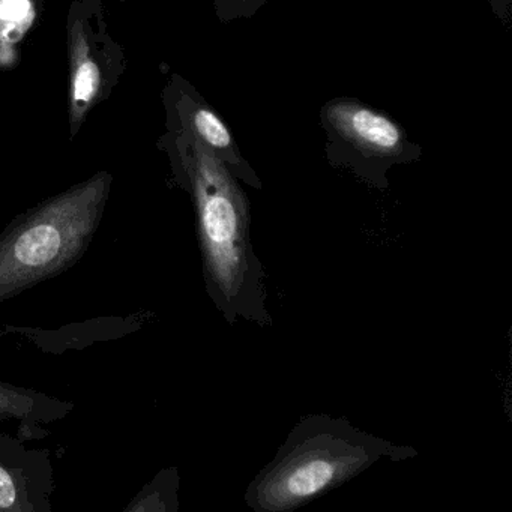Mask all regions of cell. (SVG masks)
<instances>
[{
	"instance_id": "4",
	"label": "cell",
	"mask_w": 512,
	"mask_h": 512,
	"mask_svg": "<svg viewBox=\"0 0 512 512\" xmlns=\"http://www.w3.org/2000/svg\"><path fill=\"white\" fill-rule=\"evenodd\" d=\"M326 134V157L376 190L389 187L394 167L421 160L422 148L386 113L355 98H334L320 109Z\"/></svg>"
},
{
	"instance_id": "10",
	"label": "cell",
	"mask_w": 512,
	"mask_h": 512,
	"mask_svg": "<svg viewBox=\"0 0 512 512\" xmlns=\"http://www.w3.org/2000/svg\"><path fill=\"white\" fill-rule=\"evenodd\" d=\"M17 502V487L13 476L0 466V509H13Z\"/></svg>"
},
{
	"instance_id": "2",
	"label": "cell",
	"mask_w": 512,
	"mask_h": 512,
	"mask_svg": "<svg viewBox=\"0 0 512 512\" xmlns=\"http://www.w3.org/2000/svg\"><path fill=\"white\" fill-rule=\"evenodd\" d=\"M416 455L412 446L362 431L341 416L307 415L248 484L245 505L254 512L295 511L379 461H401Z\"/></svg>"
},
{
	"instance_id": "7",
	"label": "cell",
	"mask_w": 512,
	"mask_h": 512,
	"mask_svg": "<svg viewBox=\"0 0 512 512\" xmlns=\"http://www.w3.org/2000/svg\"><path fill=\"white\" fill-rule=\"evenodd\" d=\"M37 0H0V43H14L37 20Z\"/></svg>"
},
{
	"instance_id": "11",
	"label": "cell",
	"mask_w": 512,
	"mask_h": 512,
	"mask_svg": "<svg viewBox=\"0 0 512 512\" xmlns=\"http://www.w3.org/2000/svg\"><path fill=\"white\" fill-rule=\"evenodd\" d=\"M118 2H131V0H118Z\"/></svg>"
},
{
	"instance_id": "6",
	"label": "cell",
	"mask_w": 512,
	"mask_h": 512,
	"mask_svg": "<svg viewBox=\"0 0 512 512\" xmlns=\"http://www.w3.org/2000/svg\"><path fill=\"white\" fill-rule=\"evenodd\" d=\"M167 128H181L196 137L227 169L248 187L262 190V181L256 170L242 157L238 143L226 122L218 116L214 107L194 89L191 83L173 74L163 92Z\"/></svg>"
},
{
	"instance_id": "5",
	"label": "cell",
	"mask_w": 512,
	"mask_h": 512,
	"mask_svg": "<svg viewBox=\"0 0 512 512\" xmlns=\"http://www.w3.org/2000/svg\"><path fill=\"white\" fill-rule=\"evenodd\" d=\"M104 14L101 0H73L68 11L71 139L94 107L112 95L127 67L124 49L109 34Z\"/></svg>"
},
{
	"instance_id": "9",
	"label": "cell",
	"mask_w": 512,
	"mask_h": 512,
	"mask_svg": "<svg viewBox=\"0 0 512 512\" xmlns=\"http://www.w3.org/2000/svg\"><path fill=\"white\" fill-rule=\"evenodd\" d=\"M215 14L221 23L239 19H251L265 7L269 0H212Z\"/></svg>"
},
{
	"instance_id": "1",
	"label": "cell",
	"mask_w": 512,
	"mask_h": 512,
	"mask_svg": "<svg viewBox=\"0 0 512 512\" xmlns=\"http://www.w3.org/2000/svg\"><path fill=\"white\" fill-rule=\"evenodd\" d=\"M160 148L196 209L203 275L224 319L269 326L265 269L251 242L250 200L241 181L196 137L167 128Z\"/></svg>"
},
{
	"instance_id": "8",
	"label": "cell",
	"mask_w": 512,
	"mask_h": 512,
	"mask_svg": "<svg viewBox=\"0 0 512 512\" xmlns=\"http://www.w3.org/2000/svg\"><path fill=\"white\" fill-rule=\"evenodd\" d=\"M34 395L23 389L0 383V416H14V418H28L34 413Z\"/></svg>"
},
{
	"instance_id": "3",
	"label": "cell",
	"mask_w": 512,
	"mask_h": 512,
	"mask_svg": "<svg viewBox=\"0 0 512 512\" xmlns=\"http://www.w3.org/2000/svg\"><path fill=\"white\" fill-rule=\"evenodd\" d=\"M113 176L97 173L22 215L0 236V302L67 271L100 227Z\"/></svg>"
}]
</instances>
